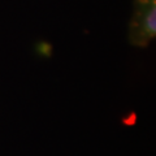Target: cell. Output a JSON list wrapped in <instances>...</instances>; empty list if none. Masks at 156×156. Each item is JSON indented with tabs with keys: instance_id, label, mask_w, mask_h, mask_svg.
<instances>
[{
	"instance_id": "cell-1",
	"label": "cell",
	"mask_w": 156,
	"mask_h": 156,
	"mask_svg": "<svg viewBox=\"0 0 156 156\" xmlns=\"http://www.w3.org/2000/svg\"><path fill=\"white\" fill-rule=\"evenodd\" d=\"M156 35V0H134L129 22V42L138 48L147 47Z\"/></svg>"
}]
</instances>
